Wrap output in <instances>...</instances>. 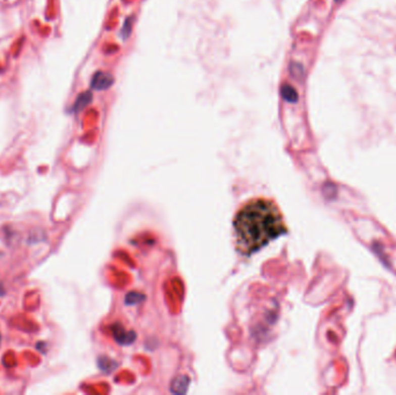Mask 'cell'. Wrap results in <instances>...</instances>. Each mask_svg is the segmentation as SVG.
<instances>
[{"mask_svg":"<svg viewBox=\"0 0 396 395\" xmlns=\"http://www.w3.org/2000/svg\"><path fill=\"white\" fill-rule=\"evenodd\" d=\"M237 252L251 256L279 236L287 233L283 215L274 201H249L236 212L233 220Z\"/></svg>","mask_w":396,"mask_h":395,"instance_id":"cell-1","label":"cell"},{"mask_svg":"<svg viewBox=\"0 0 396 395\" xmlns=\"http://www.w3.org/2000/svg\"><path fill=\"white\" fill-rule=\"evenodd\" d=\"M114 81L115 79L112 74L98 71V72H96L93 76L92 81H90V86H92L93 89L106 90L113 86Z\"/></svg>","mask_w":396,"mask_h":395,"instance_id":"cell-2","label":"cell"},{"mask_svg":"<svg viewBox=\"0 0 396 395\" xmlns=\"http://www.w3.org/2000/svg\"><path fill=\"white\" fill-rule=\"evenodd\" d=\"M280 96L288 104H296L299 100V94L294 87L290 84H284L280 87Z\"/></svg>","mask_w":396,"mask_h":395,"instance_id":"cell-3","label":"cell"},{"mask_svg":"<svg viewBox=\"0 0 396 395\" xmlns=\"http://www.w3.org/2000/svg\"><path fill=\"white\" fill-rule=\"evenodd\" d=\"M92 100H93L92 93H90V92H84V93H81L80 95H79V96L77 97L76 102H74V105H73V112L78 113V112H80V110L85 109L86 107L88 106V105L90 104V102H92Z\"/></svg>","mask_w":396,"mask_h":395,"instance_id":"cell-4","label":"cell"},{"mask_svg":"<svg viewBox=\"0 0 396 395\" xmlns=\"http://www.w3.org/2000/svg\"><path fill=\"white\" fill-rule=\"evenodd\" d=\"M290 72L292 73V76L294 78L303 77V74H304L303 65L299 64V63H292V64L290 65Z\"/></svg>","mask_w":396,"mask_h":395,"instance_id":"cell-5","label":"cell"},{"mask_svg":"<svg viewBox=\"0 0 396 395\" xmlns=\"http://www.w3.org/2000/svg\"><path fill=\"white\" fill-rule=\"evenodd\" d=\"M131 26H132L131 18L126 19V21H125L124 26H123V29H122L123 36H124V37H128V36H129L130 33H131Z\"/></svg>","mask_w":396,"mask_h":395,"instance_id":"cell-6","label":"cell"},{"mask_svg":"<svg viewBox=\"0 0 396 395\" xmlns=\"http://www.w3.org/2000/svg\"><path fill=\"white\" fill-rule=\"evenodd\" d=\"M336 3H340V2H343V0H335Z\"/></svg>","mask_w":396,"mask_h":395,"instance_id":"cell-7","label":"cell"},{"mask_svg":"<svg viewBox=\"0 0 396 395\" xmlns=\"http://www.w3.org/2000/svg\"><path fill=\"white\" fill-rule=\"evenodd\" d=\"M0 342H2V335H0Z\"/></svg>","mask_w":396,"mask_h":395,"instance_id":"cell-8","label":"cell"}]
</instances>
